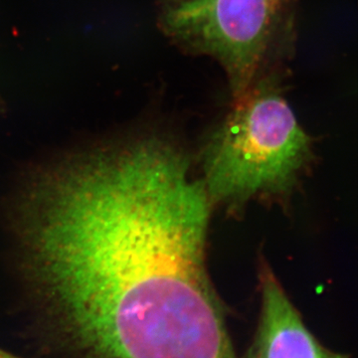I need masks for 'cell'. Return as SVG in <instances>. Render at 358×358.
Returning a JSON list of instances; mask_svg holds the SVG:
<instances>
[{
	"mask_svg": "<svg viewBox=\"0 0 358 358\" xmlns=\"http://www.w3.org/2000/svg\"><path fill=\"white\" fill-rule=\"evenodd\" d=\"M261 291L260 322L244 358H350L315 338L266 266L261 270Z\"/></svg>",
	"mask_w": 358,
	"mask_h": 358,
	"instance_id": "277c9868",
	"label": "cell"
},
{
	"mask_svg": "<svg viewBox=\"0 0 358 358\" xmlns=\"http://www.w3.org/2000/svg\"><path fill=\"white\" fill-rule=\"evenodd\" d=\"M300 0H162L159 24L176 46L214 59L233 99L293 54Z\"/></svg>",
	"mask_w": 358,
	"mask_h": 358,
	"instance_id": "3957f363",
	"label": "cell"
},
{
	"mask_svg": "<svg viewBox=\"0 0 358 358\" xmlns=\"http://www.w3.org/2000/svg\"><path fill=\"white\" fill-rule=\"evenodd\" d=\"M0 358H21L13 353L6 352L3 348H0Z\"/></svg>",
	"mask_w": 358,
	"mask_h": 358,
	"instance_id": "5b68a950",
	"label": "cell"
},
{
	"mask_svg": "<svg viewBox=\"0 0 358 358\" xmlns=\"http://www.w3.org/2000/svg\"><path fill=\"white\" fill-rule=\"evenodd\" d=\"M282 75L268 73L233 99L207 147L209 199L240 201L284 192L308 159L310 140L282 95Z\"/></svg>",
	"mask_w": 358,
	"mask_h": 358,
	"instance_id": "7a4b0ae2",
	"label": "cell"
},
{
	"mask_svg": "<svg viewBox=\"0 0 358 358\" xmlns=\"http://www.w3.org/2000/svg\"><path fill=\"white\" fill-rule=\"evenodd\" d=\"M210 199L147 134L40 167L16 202L26 279L90 358H237L205 267Z\"/></svg>",
	"mask_w": 358,
	"mask_h": 358,
	"instance_id": "6da1fadb",
	"label": "cell"
}]
</instances>
